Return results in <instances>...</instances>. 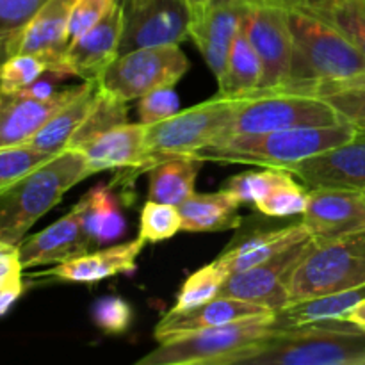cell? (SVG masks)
Returning a JSON list of instances; mask_svg holds the SVG:
<instances>
[{
	"label": "cell",
	"instance_id": "6da1fadb",
	"mask_svg": "<svg viewBox=\"0 0 365 365\" xmlns=\"http://www.w3.org/2000/svg\"><path fill=\"white\" fill-rule=\"evenodd\" d=\"M289 27L291 71L280 91L312 95L323 82L341 81L365 70L360 50L330 21L303 11H289Z\"/></svg>",
	"mask_w": 365,
	"mask_h": 365
},
{
	"label": "cell",
	"instance_id": "7a4b0ae2",
	"mask_svg": "<svg viewBox=\"0 0 365 365\" xmlns=\"http://www.w3.org/2000/svg\"><path fill=\"white\" fill-rule=\"evenodd\" d=\"M91 177L77 150H64L0 195V242L18 246L27 232L78 182Z\"/></svg>",
	"mask_w": 365,
	"mask_h": 365
},
{
	"label": "cell",
	"instance_id": "3957f363",
	"mask_svg": "<svg viewBox=\"0 0 365 365\" xmlns=\"http://www.w3.org/2000/svg\"><path fill=\"white\" fill-rule=\"evenodd\" d=\"M356 128L349 123L330 127H302L255 135H235L196 152L202 163L250 164L289 171L294 164L351 141Z\"/></svg>",
	"mask_w": 365,
	"mask_h": 365
},
{
	"label": "cell",
	"instance_id": "277c9868",
	"mask_svg": "<svg viewBox=\"0 0 365 365\" xmlns=\"http://www.w3.org/2000/svg\"><path fill=\"white\" fill-rule=\"evenodd\" d=\"M365 330L348 319H324L278 330L246 365H360Z\"/></svg>",
	"mask_w": 365,
	"mask_h": 365
},
{
	"label": "cell",
	"instance_id": "5b68a950",
	"mask_svg": "<svg viewBox=\"0 0 365 365\" xmlns=\"http://www.w3.org/2000/svg\"><path fill=\"white\" fill-rule=\"evenodd\" d=\"M273 316L192 331L159 342L138 365H246L277 334Z\"/></svg>",
	"mask_w": 365,
	"mask_h": 365
},
{
	"label": "cell",
	"instance_id": "8992f818",
	"mask_svg": "<svg viewBox=\"0 0 365 365\" xmlns=\"http://www.w3.org/2000/svg\"><path fill=\"white\" fill-rule=\"evenodd\" d=\"M241 98L216 95L207 102L178 110L168 120L146 125L145 153L150 166L171 155H195L225 141Z\"/></svg>",
	"mask_w": 365,
	"mask_h": 365
},
{
	"label": "cell",
	"instance_id": "52a82bcc",
	"mask_svg": "<svg viewBox=\"0 0 365 365\" xmlns=\"http://www.w3.org/2000/svg\"><path fill=\"white\" fill-rule=\"evenodd\" d=\"M365 284V239L317 242L289 274V305Z\"/></svg>",
	"mask_w": 365,
	"mask_h": 365
},
{
	"label": "cell",
	"instance_id": "ba28073f",
	"mask_svg": "<svg viewBox=\"0 0 365 365\" xmlns=\"http://www.w3.org/2000/svg\"><path fill=\"white\" fill-rule=\"evenodd\" d=\"M339 123L346 121L321 96L292 91L253 93L239 102L228 138Z\"/></svg>",
	"mask_w": 365,
	"mask_h": 365
},
{
	"label": "cell",
	"instance_id": "9c48e42d",
	"mask_svg": "<svg viewBox=\"0 0 365 365\" xmlns=\"http://www.w3.org/2000/svg\"><path fill=\"white\" fill-rule=\"evenodd\" d=\"M187 70L189 59L178 45L148 46L120 53L98 78V86L128 103L159 88H175Z\"/></svg>",
	"mask_w": 365,
	"mask_h": 365
},
{
	"label": "cell",
	"instance_id": "30bf717a",
	"mask_svg": "<svg viewBox=\"0 0 365 365\" xmlns=\"http://www.w3.org/2000/svg\"><path fill=\"white\" fill-rule=\"evenodd\" d=\"M242 27L262 63V78L255 93L280 91L289 78L292 59L289 11L267 0H253Z\"/></svg>",
	"mask_w": 365,
	"mask_h": 365
},
{
	"label": "cell",
	"instance_id": "8fae6325",
	"mask_svg": "<svg viewBox=\"0 0 365 365\" xmlns=\"http://www.w3.org/2000/svg\"><path fill=\"white\" fill-rule=\"evenodd\" d=\"M84 88L86 81L63 89L38 81L25 91H0V148L21 146L31 141L43 125Z\"/></svg>",
	"mask_w": 365,
	"mask_h": 365
},
{
	"label": "cell",
	"instance_id": "7c38bea8",
	"mask_svg": "<svg viewBox=\"0 0 365 365\" xmlns=\"http://www.w3.org/2000/svg\"><path fill=\"white\" fill-rule=\"evenodd\" d=\"M125 27L120 53L189 38L191 6L185 0H123Z\"/></svg>",
	"mask_w": 365,
	"mask_h": 365
},
{
	"label": "cell",
	"instance_id": "4fadbf2b",
	"mask_svg": "<svg viewBox=\"0 0 365 365\" xmlns=\"http://www.w3.org/2000/svg\"><path fill=\"white\" fill-rule=\"evenodd\" d=\"M253 0H207L191 7L189 38L216 78L227 66L232 43Z\"/></svg>",
	"mask_w": 365,
	"mask_h": 365
},
{
	"label": "cell",
	"instance_id": "5bb4252c",
	"mask_svg": "<svg viewBox=\"0 0 365 365\" xmlns=\"http://www.w3.org/2000/svg\"><path fill=\"white\" fill-rule=\"evenodd\" d=\"M302 216L317 242L365 239V196L360 191L310 189Z\"/></svg>",
	"mask_w": 365,
	"mask_h": 365
},
{
	"label": "cell",
	"instance_id": "9a60e30c",
	"mask_svg": "<svg viewBox=\"0 0 365 365\" xmlns=\"http://www.w3.org/2000/svg\"><path fill=\"white\" fill-rule=\"evenodd\" d=\"M310 245H312V237L284 250L259 266L230 274L225 280L220 296L260 303L273 312L285 309L289 305V274L302 260Z\"/></svg>",
	"mask_w": 365,
	"mask_h": 365
},
{
	"label": "cell",
	"instance_id": "2e32d148",
	"mask_svg": "<svg viewBox=\"0 0 365 365\" xmlns=\"http://www.w3.org/2000/svg\"><path fill=\"white\" fill-rule=\"evenodd\" d=\"M123 27L125 4L118 2L95 27L70 41L61 57L66 77L98 81L109 64L120 56Z\"/></svg>",
	"mask_w": 365,
	"mask_h": 365
},
{
	"label": "cell",
	"instance_id": "e0dca14e",
	"mask_svg": "<svg viewBox=\"0 0 365 365\" xmlns=\"http://www.w3.org/2000/svg\"><path fill=\"white\" fill-rule=\"evenodd\" d=\"M307 189H365V134L356 132L351 141L309 157L291 168Z\"/></svg>",
	"mask_w": 365,
	"mask_h": 365
},
{
	"label": "cell",
	"instance_id": "ac0fdd59",
	"mask_svg": "<svg viewBox=\"0 0 365 365\" xmlns=\"http://www.w3.org/2000/svg\"><path fill=\"white\" fill-rule=\"evenodd\" d=\"M146 125L120 123L98 132L75 146L88 160L91 175L107 170H134L135 173L150 170L145 153Z\"/></svg>",
	"mask_w": 365,
	"mask_h": 365
},
{
	"label": "cell",
	"instance_id": "d6986e66",
	"mask_svg": "<svg viewBox=\"0 0 365 365\" xmlns=\"http://www.w3.org/2000/svg\"><path fill=\"white\" fill-rule=\"evenodd\" d=\"M273 314L277 312L260 303L230 298V296H217L212 302L196 307L192 310H185V312H171L170 310L157 324L153 337L157 342H164L171 337H178V335L225 327V324L255 319V317L273 316Z\"/></svg>",
	"mask_w": 365,
	"mask_h": 365
},
{
	"label": "cell",
	"instance_id": "ffe728a7",
	"mask_svg": "<svg viewBox=\"0 0 365 365\" xmlns=\"http://www.w3.org/2000/svg\"><path fill=\"white\" fill-rule=\"evenodd\" d=\"M75 0H50L21 31L0 43L2 61L14 53L61 57L70 45L68 24Z\"/></svg>",
	"mask_w": 365,
	"mask_h": 365
},
{
	"label": "cell",
	"instance_id": "44dd1931",
	"mask_svg": "<svg viewBox=\"0 0 365 365\" xmlns=\"http://www.w3.org/2000/svg\"><path fill=\"white\" fill-rule=\"evenodd\" d=\"M18 250H20V260L24 269L25 267L59 264L75 255L91 252L78 203H75L70 212L64 214L61 220L46 227L45 230L24 239L18 245Z\"/></svg>",
	"mask_w": 365,
	"mask_h": 365
},
{
	"label": "cell",
	"instance_id": "7402d4cb",
	"mask_svg": "<svg viewBox=\"0 0 365 365\" xmlns=\"http://www.w3.org/2000/svg\"><path fill=\"white\" fill-rule=\"evenodd\" d=\"M143 248H145V242L138 237L130 242L109 246L100 252H86L75 255L50 267L48 271H45V274L56 277L63 282H71V284H96L116 274L132 273Z\"/></svg>",
	"mask_w": 365,
	"mask_h": 365
},
{
	"label": "cell",
	"instance_id": "603a6c76",
	"mask_svg": "<svg viewBox=\"0 0 365 365\" xmlns=\"http://www.w3.org/2000/svg\"><path fill=\"white\" fill-rule=\"evenodd\" d=\"M310 234L303 223L289 225V227L277 228V230L257 232L252 237L242 239L235 242L230 248L225 250L216 262L227 271V274L241 273V271L255 267L266 260L273 259L274 255L282 253L284 250L298 245V242L309 239Z\"/></svg>",
	"mask_w": 365,
	"mask_h": 365
},
{
	"label": "cell",
	"instance_id": "cb8c5ba5",
	"mask_svg": "<svg viewBox=\"0 0 365 365\" xmlns=\"http://www.w3.org/2000/svg\"><path fill=\"white\" fill-rule=\"evenodd\" d=\"M98 81H86V88L59 113L53 114L43 125L41 130L31 141L25 143V146H31L38 152L50 153V155H57L70 148L71 139L75 138L78 128L91 114L93 107L98 100Z\"/></svg>",
	"mask_w": 365,
	"mask_h": 365
},
{
	"label": "cell",
	"instance_id": "d4e9b609",
	"mask_svg": "<svg viewBox=\"0 0 365 365\" xmlns=\"http://www.w3.org/2000/svg\"><path fill=\"white\" fill-rule=\"evenodd\" d=\"M77 203L81 207L89 248L113 245L123 237L127 223L110 185L96 184Z\"/></svg>",
	"mask_w": 365,
	"mask_h": 365
},
{
	"label": "cell",
	"instance_id": "484cf974",
	"mask_svg": "<svg viewBox=\"0 0 365 365\" xmlns=\"http://www.w3.org/2000/svg\"><path fill=\"white\" fill-rule=\"evenodd\" d=\"M202 160L191 155H171L148 170V200L180 207L195 195Z\"/></svg>",
	"mask_w": 365,
	"mask_h": 365
},
{
	"label": "cell",
	"instance_id": "4316f807",
	"mask_svg": "<svg viewBox=\"0 0 365 365\" xmlns=\"http://www.w3.org/2000/svg\"><path fill=\"white\" fill-rule=\"evenodd\" d=\"M241 203L221 189L220 192L192 195L178 207L184 232H225L241 225Z\"/></svg>",
	"mask_w": 365,
	"mask_h": 365
},
{
	"label": "cell",
	"instance_id": "83f0119b",
	"mask_svg": "<svg viewBox=\"0 0 365 365\" xmlns=\"http://www.w3.org/2000/svg\"><path fill=\"white\" fill-rule=\"evenodd\" d=\"M260 78H262V63L241 25L232 43L227 66L216 78L220 86L217 95L227 98H245L259 89Z\"/></svg>",
	"mask_w": 365,
	"mask_h": 365
},
{
	"label": "cell",
	"instance_id": "f1b7e54d",
	"mask_svg": "<svg viewBox=\"0 0 365 365\" xmlns=\"http://www.w3.org/2000/svg\"><path fill=\"white\" fill-rule=\"evenodd\" d=\"M365 298V284L335 294L319 296L305 302L291 303L285 309L278 310L273 317L277 330L302 327L324 319H342L353 307Z\"/></svg>",
	"mask_w": 365,
	"mask_h": 365
},
{
	"label": "cell",
	"instance_id": "f546056e",
	"mask_svg": "<svg viewBox=\"0 0 365 365\" xmlns=\"http://www.w3.org/2000/svg\"><path fill=\"white\" fill-rule=\"evenodd\" d=\"M63 57V56H61ZM61 57L43 53H14L0 63V91L18 93L34 86L45 73L64 78Z\"/></svg>",
	"mask_w": 365,
	"mask_h": 365
},
{
	"label": "cell",
	"instance_id": "4dcf8cb0",
	"mask_svg": "<svg viewBox=\"0 0 365 365\" xmlns=\"http://www.w3.org/2000/svg\"><path fill=\"white\" fill-rule=\"evenodd\" d=\"M227 278V271L216 260L203 266L202 269L195 271L182 284L180 291L177 294V303L171 309V312H185V310H192L196 307L212 302L214 298L220 296L221 287H223Z\"/></svg>",
	"mask_w": 365,
	"mask_h": 365
},
{
	"label": "cell",
	"instance_id": "1f68e13d",
	"mask_svg": "<svg viewBox=\"0 0 365 365\" xmlns=\"http://www.w3.org/2000/svg\"><path fill=\"white\" fill-rule=\"evenodd\" d=\"M294 175L291 171L282 173V178L271 187V191L264 196L260 202L255 203L257 209L262 214L271 217H287L294 214H303L307 202H309V192L303 184L294 180Z\"/></svg>",
	"mask_w": 365,
	"mask_h": 365
},
{
	"label": "cell",
	"instance_id": "d6a6232c",
	"mask_svg": "<svg viewBox=\"0 0 365 365\" xmlns=\"http://www.w3.org/2000/svg\"><path fill=\"white\" fill-rule=\"evenodd\" d=\"M182 230V216L178 207L170 203L146 202L139 216V235L145 245L168 241Z\"/></svg>",
	"mask_w": 365,
	"mask_h": 365
},
{
	"label": "cell",
	"instance_id": "836d02e7",
	"mask_svg": "<svg viewBox=\"0 0 365 365\" xmlns=\"http://www.w3.org/2000/svg\"><path fill=\"white\" fill-rule=\"evenodd\" d=\"M52 157L50 153L38 152L31 146H9V148H0V195L7 187L31 173L38 166L45 164Z\"/></svg>",
	"mask_w": 365,
	"mask_h": 365
},
{
	"label": "cell",
	"instance_id": "e575fe53",
	"mask_svg": "<svg viewBox=\"0 0 365 365\" xmlns=\"http://www.w3.org/2000/svg\"><path fill=\"white\" fill-rule=\"evenodd\" d=\"M284 170L264 168L260 171H245L228 178L223 191L234 196L239 203H257L271 191L274 184L282 178Z\"/></svg>",
	"mask_w": 365,
	"mask_h": 365
},
{
	"label": "cell",
	"instance_id": "d590c367",
	"mask_svg": "<svg viewBox=\"0 0 365 365\" xmlns=\"http://www.w3.org/2000/svg\"><path fill=\"white\" fill-rule=\"evenodd\" d=\"M20 250L14 245L0 242V316L7 312L24 292Z\"/></svg>",
	"mask_w": 365,
	"mask_h": 365
},
{
	"label": "cell",
	"instance_id": "8d00e7d4",
	"mask_svg": "<svg viewBox=\"0 0 365 365\" xmlns=\"http://www.w3.org/2000/svg\"><path fill=\"white\" fill-rule=\"evenodd\" d=\"M323 20L335 25L365 57V0H342Z\"/></svg>",
	"mask_w": 365,
	"mask_h": 365
},
{
	"label": "cell",
	"instance_id": "74e56055",
	"mask_svg": "<svg viewBox=\"0 0 365 365\" xmlns=\"http://www.w3.org/2000/svg\"><path fill=\"white\" fill-rule=\"evenodd\" d=\"M93 321L109 335H121L130 328L132 309L125 299L107 296L93 305Z\"/></svg>",
	"mask_w": 365,
	"mask_h": 365
},
{
	"label": "cell",
	"instance_id": "f35d334b",
	"mask_svg": "<svg viewBox=\"0 0 365 365\" xmlns=\"http://www.w3.org/2000/svg\"><path fill=\"white\" fill-rule=\"evenodd\" d=\"M50 0H0V43L25 27Z\"/></svg>",
	"mask_w": 365,
	"mask_h": 365
},
{
	"label": "cell",
	"instance_id": "ab89813d",
	"mask_svg": "<svg viewBox=\"0 0 365 365\" xmlns=\"http://www.w3.org/2000/svg\"><path fill=\"white\" fill-rule=\"evenodd\" d=\"M180 110L175 88H159L141 96L138 103V116L143 125H153L168 120Z\"/></svg>",
	"mask_w": 365,
	"mask_h": 365
},
{
	"label": "cell",
	"instance_id": "60d3db41",
	"mask_svg": "<svg viewBox=\"0 0 365 365\" xmlns=\"http://www.w3.org/2000/svg\"><path fill=\"white\" fill-rule=\"evenodd\" d=\"M118 0H75L68 24L70 41L77 39L109 14Z\"/></svg>",
	"mask_w": 365,
	"mask_h": 365
},
{
	"label": "cell",
	"instance_id": "b9f144b4",
	"mask_svg": "<svg viewBox=\"0 0 365 365\" xmlns=\"http://www.w3.org/2000/svg\"><path fill=\"white\" fill-rule=\"evenodd\" d=\"M321 98L327 100L346 123L353 125L356 130L365 134V93L341 89V91L328 93Z\"/></svg>",
	"mask_w": 365,
	"mask_h": 365
},
{
	"label": "cell",
	"instance_id": "7bdbcfd3",
	"mask_svg": "<svg viewBox=\"0 0 365 365\" xmlns=\"http://www.w3.org/2000/svg\"><path fill=\"white\" fill-rule=\"evenodd\" d=\"M267 2H273L289 11H303V13H310L319 18H324L342 0H267Z\"/></svg>",
	"mask_w": 365,
	"mask_h": 365
},
{
	"label": "cell",
	"instance_id": "ee69618b",
	"mask_svg": "<svg viewBox=\"0 0 365 365\" xmlns=\"http://www.w3.org/2000/svg\"><path fill=\"white\" fill-rule=\"evenodd\" d=\"M341 89H351V91L365 93V70L351 75V77L341 78V81L323 82V84H319L316 89H314L312 95L324 96V95H328V93L341 91Z\"/></svg>",
	"mask_w": 365,
	"mask_h": 365
},
{
	"label": "cell",
	"instance_id": "f6af8a7d",
	"mask_svg": "<svg viewBox=\"0 0 365 365\" xmlns=\"http://www.w3.org/2000/svg\"><path fill=\"white\" fill-rule=\"evenodd\" d=\"M342 319H348L351 321L353 324H356L359 328H362V330H365V298L362 299V302L356 303L355 307H353L351 310H349L348 314H346Z\"/></svg>",
	"mask_w": 365,
	"mask_h": 365
},
{
	"label": "cell",
	"instance_id": "bcb514c9",
	"mask_svg": "<svg viewBox=\"0 0 365 365\" xmlns=\"http://www.w3.org/2000/svg\"><path fill=\"white\" fill-rule=\"evenodd\" d=\"M185 2L189 4V6H198V4H203V2H207V0H185Z\"/></svg>",
	"mask_w": 365,
	"mask_h": 365
},
{
	"label": "cell",
	"instance_id": "7dc6e473",
	"mask_svg": "<svg viewBox=\"0 0 365 365\" xmlns=\"http://www.w3.org/2000/svg\"><path fill=\"white\" fill-rule=\"evenodd\" d=\"M360 365H365V359H364V360H362V364H360Z\"/></svg>",
	"mask_w": 365,
	"mask_h": 365
},
{
	"label": "cell",
	"instance_id": "c3c4849f",
	"mask_svg": "<svg viewBox=\"0 0 365 365\" xmlns=\"http://www.w3.org/2000/svg\"><path fill=\"white\" fill-rule=\"evenodd\" d=\"M362 195H364V196H365V189H364V191H362Z\"/></svg>",
	"mask_w": 365,
	"mask_h": 365
}]
</instances>
